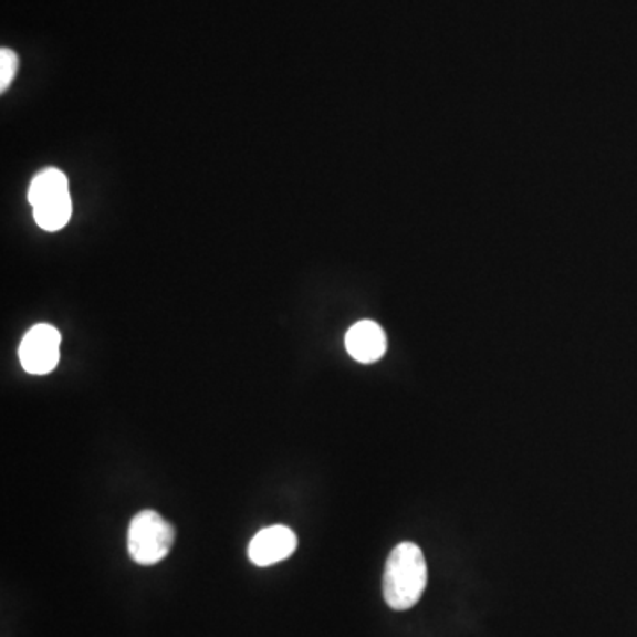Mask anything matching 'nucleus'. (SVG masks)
Here are the masks:
<instances>
[{
	"label": "nucleus",
	"mask_w": 637,
	"mask_h": 637,
	"mask_svg": "<svg viewBox=\"0 0 637 637\" xmlns=\"http://www.w3.org/2000/svg\"><path fill=\"white\" fill-rule=\"evenodd\" d=\"M29 202L41 229L49 232L64 229L73 209L66 174L59 168H44L35 174L29 188Z\"/></svg>",
	"instance_id": "nucleus-2"
},
{
	"label": "nucleus",
	"mask_w": 637,
	"mask_h": 637,
	"mask_svg": "<svg viewBox=\"0 0 637 637\" xmlns=\"http://www.w3.org/2000/svg\"><path fill=\"white\" fill-rule=\"evenodd\" d=\"M427 586V563L424 553L413 542H403L389 553L383 575V595L395 610L411 609Z\"/></svg>",
	"instance_id": "nucleus-1"
},
{
	"label": "nucleus",
	"mask_w": 637,
	"mask_h": 637,
	"mask_svg": "<svg viewBox=\"0 0 637 637\" xmlns=\"http://www.w3.org/2000/svg\"><path fill=\"white\" fill-rule=\"evenodd\" d=\"M386 335L374 321H359L345 335V349L359 363H374L386 353Z\"/></svg>",
	"instance_id": "nucleus-6"
},
{
	"label": "nucleus",
	"mask_w": 637,
	"mask_h": 637,
	"mask_svg": "<svg viewBox=\"0 0 637 637\" xmlns=\"http://www.w3.org/2000/svg\"><path fill=\"white\" fill-rule=\"evenodd\" d=\"M18 356L29 374H50L61 358V333L50 324H35L23 336Z\"/></svg>",
	"instance_id": "nucleus-4"
},
{
	"label": "nucleus",
	"mask_w": 637,
	"mask_h": 637,
	"mask_svg": "<svg viewBox=\"0 0 637 637\" xmlns=\"http://www.w3.org/2000/svg\"><path fill=\"white\" fill-rule=\"evenodd\" d=\"M18 58L13 50H0V91L4 93L6 88L13 82L18 71Z\"/></svg>",
	"instance_id": "nucleus-7"
},
{
	"label": "nucleus",
	"mask_w": 637,
	"mask_h": 637,
	"mask_svg": "<svg viewBox=\"0 0 637 637\" xmlns=\"http://www.w3.org/2000/svg\"><path fill=\"white\" fill-rule=\"evenodd\" d=\"M296 547V533L291 528L276 524V526L264 528L253 536L248 545V557L253 565L270 566L288 560Z\"/></svg>",
	"instance_id": "nucleus-5"
},
{
	"label": "nucleus",
	"mask_w": 637,
	"mask_h": 637,
	"mask_svg": "<svg viewBox=\"0 0 637 637\" xmlns=\"http://www.w3.org/2000/svg\"><path fill=\"white\" fill-rule=\"evenodd\" d=\"M176 530L155 510H142L132 519L128 553L138 565H156L170 553Z\"/></svg>",
	"instance_id": "nucleus-3"
}]
</instances>
